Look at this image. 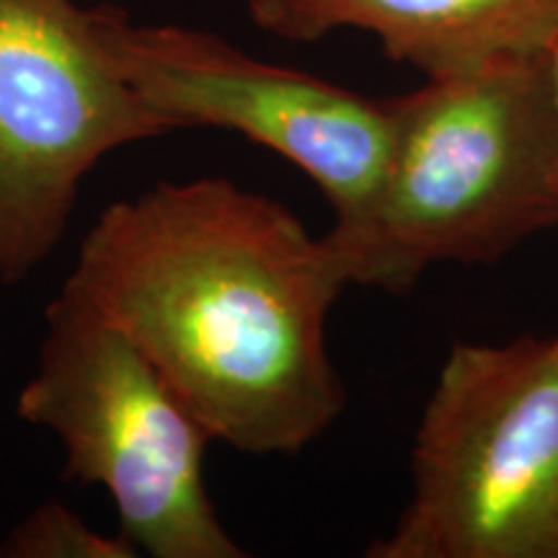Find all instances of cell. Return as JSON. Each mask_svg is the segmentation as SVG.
I'll return each instance as SVG.
<instances>
[{
  "instance_id": "9",
  "label": "cell",
  "mask_w": 558,
  "mask_h": 558,
  "mask_svg": "<svg viewBox=\"0 0 558 558\" xmlns=\"http://www.w3.org/2000/svg\"><path fill=\"white\" fill-rule=\"evenodd\" d=\"M548 60H550V70H554V86H556V99H558V26L554 32V39L548 45Z\"/></svg>"
},
{
  "instance_id": "7",
  "label": "cell",
  "mask_w": 558,
  "mask_h": 558,
  "mask_svg": "<svg viewBox=\"0 0 558 558\" xmlns=\"http://www.w3.org/2000/svg\"><path fill=\"white\" fill-rule=\"evenodd\" d=\"M275 37L316 41L333 32L373 34L390 60L424 78L471 70L509 54L546 52L558 0H243Z\"/></svg>"
},
{
  "instance_id": "1",
  "label": "cell",
  "mask_w": 558,
  "mask_h": 558,
  "mask_svg": "<svg viewBox=\"0 0 558 558\" xmlns=\"http://www.w3.org/2000/svg\"><path fill=\"white\" fill-rule=\"evenodd\" d=\"M347 284L295 213L197 177L111 202L62 288L148 354L215 442L292 456L344 411L326 324Z\"/></svg>"
},
{
  "instance_id": "6",
  "label": "cell",
  "mask_w": 558,
  "mask_h": 558,
  "mask_svg": "<svg viewBox=\"0 0 558 558\" xmlns=\"http://www.w3.org/2000/svg\"><path fill=\"white\" fill-rule=\"evenodd\" d=\"M96 21L130 86L177 132H235L290 160L324 192L333 239L365 220L388 158V99L259 60L205 29L140 24L114 5H96Z\"/></svg>"
},
{
  "instance_id": "2",
  "label": "cell",
  "mask_w": 558,
  "mask_h": 558,
  "mask_svg": "<svg viewBox=\"0 0 558 558\" xmlns=\"http://www.w3.org/2000/svg\"><path fill=\"white\" fill-rule=\"evenodd\" d=\"M386 169L331 246L349 284L403 292L437 264H492L558 226V99L548 50L435 75L388 99Z\"/></svg>"
},
{
  "instance_id": "3",
  "label": "cell",
  "mask_w": 558,
  "mask_h": 558,
  "mask_svg": "<svg viewBox=\"0 0 558 558\" xmlns=\"http://www.w3.org/2000/svg\"><path fill=\"white\" fill-rule=\"evenodd\" d=\"M369 558H558V337L458 341L411 450V499Z\"/></svg>"
},
{
  "instance_id": "4",
  "label": "cell",
  "mask_w": 558,
  "mask_h": 558,
  "mask_svg": "<svg viewBox=\"0 0 558 558\" xmlns=\"http://www.w3.org/2000/svg\"><path fill=\"white\" fill-rule=\"evenodd\" d=\"M16 414L65 448V478L107 488L120 535L153 558H243L205 484L213 435L122 329L62 288Z\"/></svg>"
},
{
  "instance_id": "8",
  "label": "cell",
  "mask_w": 558,
  "mask_h": 558,
  "mask_svg": "<svg viewBox=\"0 0 558 558\" xmlns=\"http://www.w3.org/2000/svg\"><path fill=\"white\" fill-rule=\"evenodd\" d=\"M124 535L90 527L62 501H45L19 520L0 541V558H135Z\"/></svg>"
},
{
  "instance_id": "5",
  "label": "cell",
  "mask_w": 558,
  "mask_h": 558,
  "mask_svg": "<svg viewBox=\"0 0 558 558\" xmlns=\"http://www.w3.org/2000/svg\"><path fill=\"white\" fill-rule=\"evenodd\" d=\"M173 132L117 68L96 9L0 0V288L50 259L104 158Z\"/></svg>"
}]
</instances>
